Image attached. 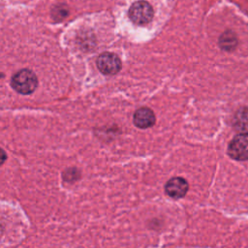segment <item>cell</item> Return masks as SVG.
Masks as SVG:
<instances>
[{
  "instance_id": "1",
  "label": "cell",
  "mask_w": 248,
  "mask_h": 248,
  "mask_svg": "<svg viewBox=\"0 0 248 248\" xmlns=\"http://www.w3.org/2000/svg\"><path fill=\"white\" fill-rule=\"evenodd\" d=\"M12 86L13 88L20 94H30L32 93L37 84L38 80L35 74L27 69L18 71L12 78Z\"/></svg>"
},
{
  "instance_id": "2",
  "label": "cell",
  "mask_w": 248,
  "mask_h": 248,
  "mask_svg": "<svg viewBox=\"0 0 248 248\" xmlns=\"http://www.w3.org/2000/svg\"><path fill=\"white\" fill-rule=\"evenodd\" d=\"M153 15L152 6L146 1H137L129 9L130 19L138 25H144L150 22Z\"/></svg>"
},
{
  "instance_id": "3",
  "label": "cell",
  "mask_w": 248,
  "mask_h": 248,
  "mask_svg": "<svg viewBox=\"0 0 248 248\" xmlns=\"http://www.w3.org/2000/svg\"><path fill=\"white\" fill-rule=\"evenodd\" d=\"M228 154L236 161L248 160V133H240L231 140Z\"/></svg>"
},
{
  "instance_id": "4",
  "label": "cell",
  "mask_w": 248,
  "mask_h": 248,
  "mask_svg": "<svg viewBox=\"0 0 248 248\" xmlns=\"http://www.w3.org/2000/svg\"><path fill=\"white\" fill-rule=\"evenodd\" d=\"M97 67L105 75H114L120 71L121 61L116 54L105 52L98 57Z\"/></svg>"
},
{
  "instance_id": "5",
  "label": "cell",
  "mask_w": 248,
  "mask_h": 248,
  "mask_svg": "<svg viewBox=\"0 0 248 248\" xmlns=\"http://www.w3.org/2000/svg\"><path fill=\"white\" fill-rule=\"evenodd\" d=\"M165 191L170 198L180 199L186 195L188 191V183L182 177H173L166 183Z\"/></svg>"
},
{
  "instance_id": "6",
  "label": "cell",
  "mask_w": 248,
  "mask_h": 248,
  "mask_svg": "<svg viewBox=\"0 0 248 248\" xmlns=\"http://www.w3.org/2000/svg\"><path fill=\"white\" fill-rule=\"evenodd\" d=\"M155 123V114L148 108H141L134 113V124L141 129L149 128Z\"/></svg>"
},
{
  "instance_id": "7",
  "label": "cell",
  "mask_w": 248,
  "mask_h": 248,
  "mask_svg": "<svg viewBox=\"0 0 248 248\" xmlns=\"http://www.w3.org/2000/svg\"><path fill=\"white\" fill-rule=\"evenodd\" d=\"M233 125L241 133H248V108L239 109L233 118Z\"/></svg>"
},
{
  "instance_id": "8",
  "label": "cell",
  "mask_w": 248,
  "mask_h": 248,
  "mask_svg": "<svg viewBox=\"0 0 248 248\" xmlns=\"http://www.w3.org/2000/svg\"><path fill=\"white\" fill-rule=\"evenodd\" d=\"M237 44V39L234 33L232 31H226L219 39L220 46L225 50H232Z\"/></svg>"
},
{
  "instance_id": "9",
  "label": "cell",
  "mask_w": 248,
  "mask_h": 248,
  "mask_svg": "<svg viewBox=\"0 0 248 248\" xmlns=\"http://www.w3.org/2000/svg\"><path fill=\"white\" fill-rule=\"evenodd\" d=\"M6 158H7L6 153L4 152V150H3V149H1V148H0V166L5 162Z\"/></svg>"
}]
</instances>
